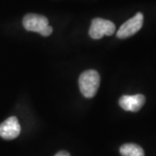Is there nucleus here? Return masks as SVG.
<instances>
[{"label": "nucleus", "mask_w": 156, "mask_h": 156, "mask_svg": "<svg viewBox=\"0 0 156 156\" xmlns=\"http://www.w3.org/2000/svg\"><path fill=\"white\" fill-rule=\"evenodd\" d=\"M100 86V76L96 70L89 69L81 74L79 88L81 93L87 98L94 97Z\"/></svg>", "instance_id": "1"}, {"label": "nucleus", "mask_w": 156, "mask_h": 156, "mask_svg": "<svg viewBox=\"0 0 156 156\" xmlns=\"http://www.w3.org/2000/svg\"><path fill=\"white\" fill-rule=\"evenodd\" d=\"M120 153L122 156H145L142 147L134 143H127L120 147Z\"/></svg>", "instance_id": "7"}, {"label": "nucleus", "mask_w": 156, "mask_h": 156, "mask_svg": "<svg viewBox=\"0 0 156 156\" xmlns=\"http://www.w3.org/2000/svg\"><path fill=\"white\" fill-rule=\"evenodd\" d=\"M146 98L143 95H122L120 100L119 104L126 111L137 112L145 104Z\"/></svg>", "instance_id": "6"}, {"label": "nucleus", "mask_w": 156, "mask_h": 156, "mask_svg": "<svg viewBox=\"0 0 156 156\" xmlns=\"http://www.w3.org/2000/svg\"><path fill=\"white\" fill-rule=\"evenodd\" d=\"M23 25L26 30L41 33L48 25V18L44 16L30 13L23 19Z\"/></svg>", "instance_id": "4"}, {"label": "nucleus", "mask_w": 156, "mask_h": 156, "mask_svg": "<svg viewBox=\"0 0 156 156\" xmlns=\"http://www.w3.org/2000/svg\"><path fill=\"white\" fill-rule=\"evenodd\" d=\"M52 31H53V30H52V27L51 26H50V25H48L46 28L41 32V35L42 36H44V37H48V36H50V34L52 33Z\"/></svg>", "instance_id": "8"}, {"label": "nucleus", "mask_w": 156, "mask_h": 156, "mask_svg": "<svg viewBox=\"0 0 156 156\" xmlns=\"http://www.w3.org/2000/svg\"><path fill=\"white\" fill-rule=\"evenodd\" d=\"M21 132V127L17 117L11 116L0 124V137L5 140L17 138Z\"/></svg>", "instance_id": "5"}, {"label": "nucleus", "mask_w": 156, "mask_h": 156, "mask_svg": "<svg viewBox=\"0 0 156 156\" xmlns=\"http://www.w3.org/2000/svg\"><path fill=\"white\" fill-rule=\"evenodd\" d=\"M55 156H70V154L68 153L67 151H60Z\"/></svg>", "instance_id": "9"}, {"label": "nucleus", "mask_w": 156, "mask_h": 156, "mask_svg": "<svg viewBox=\"0 0 156 156\" xmlns=\"http://www.w3.org/2000/svg\"><path fill=\"white\" fill-rule=\"evenodd\" d=\"M115 31V25L109 20L95 18L89 28V36L93 39H101L103 36H111Z\"/></svg>", "instance_id": "2"}, {"label": "nucleus", "mask_w": 156, "mask_h": 156, "mask_svg": "<svg viewBox=\"0 0 156 156\" xmlns=\"http://www.w3.org/2000/svg\"><path fill=\"white\" fill-rule=\"evenodd\" d=\"M143 25V15L142 13L138 12L135 16L128 19L120 27L119 30L117 31V37L121 39L128 38L132 37L133 35L137 33L141 29Z\"/></svg>", "instance_id": "3"}]
</instances>
